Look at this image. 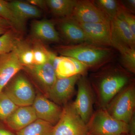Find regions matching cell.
Returning <instances> with one entry per match:
<instances>
[{
	"label": "cell",
	"instance_id": "6da1fadb",
	"mask_svg": "<svg viewBox=\"0 0 135 135\" xmlns=\"http://www.w3.org/2000/svg\"><path fill=\"white\" fill-rule=\"evenodd\" d=\"M131 73L120 65L110 64L92 77V83L98 92L99 102L107 107L117 94L131 83Z\"/></svg>",
	"mask_w": 135,
	"mask_h": 135
},
{
	"label": "cell",
	"instance_id": "7a4b0ae2",
	"mask_svg": "<svg viewBox=\"0 0 135 135\" xmlns=\"http://www.w3.org/2000/svg\"><path fill=\"white\" fill-rule=\"evenodd\" d=\"M55 49L60 56L74 59L88 69H98L112 61L115 56L112 47L89 42L61 45L56 47Z\"/></svg>",
	"mask_w": 135,
	"mask_h": 135
},
{
	"label": "cell",
	"instance_id": "3957f363",
	"mask_svg": "<svg viewBox=\"0 0 135 135\" xmlns=\"http://www.w3.org/2000/svg\"><path fill=\"white\" fill-rule=\"evenodd\" d=\"M88 135L128 134V124L118 120L101 108L93 113L86 124Z\"/></svg>",
	"mask_w": 135,
	"mask_h": 135
},
{
	"label": "cell",
	"instance_id": "277c9868",
	"mask_svg": "<svg viewBox=\"0 0 135 135\" xmlns=\"http://www.w3.org/2000/svg\"><path fill=\"white\" fill-rule=\"evenodd\" d=\"M135 85L131 82L116 95L105 109L114 118L128 124L135 114Z\"/></svg>",
	"mask_w": 135,
	"mask_h": 135
},
{
	"label": "cell",
	"instance_id": "5b68a950",
	"mask_svg": "<svg viewBox=\"0 0 135 135\" xmlns=\"http://www.w3.org/2000/svg\"><path fill=\"white\" fill-rule=\"evenodd\" d=\"M2 92L18 107L32 105L36 95L30 81L19 73L10 81Z\"/></svg>",
	"mask_w": 135,
	"mask_h": 135
},
{
	"label": "cell",
	"instance_id": "8992f818",
	"mask_svg": "<svg viewBox=\"0 0 135 135\" xmlns=\"http://www.w3.org/2000/svg\"><path fill=\"white\" fill-rule=\"evenodd\" d=\"M51 135H88L86 125L73 103L64 105L59 120L53 126Z\"/></svg>",
	"mask_w": 135,
	"mask_h": 135
},
{
	"label": "cell",
	"instance_id": "52a82bcc",
	"mask_svg": "<svg viewBox=\"0 0 135 135\" xmlns=\"http://www.w3.org/2000/svg\"><path fill=\"white\" fill-rule=\"evenodd\" d=\"M77 84V97L73 104L81 119L86 124L93 113L94 95L92 84L85 74L80 77Z\"/></svg>",
	"mask_w": 135,
	"mask_h": 135
},
{
	"label": "cell",
	"instance_id": "ba28073f",
	"mask_svg": "<svg viewBox=\"0 0 135 135\" xmlns=\"http://www.w3.org/2000/svg\"><path fill=\"white\" fill-rule=\"evenodd\" d=\"M23 70L28 74L46 97L57 79L50 60L41 65L24 66Z\"/></svg>",
	"mask_w": 135,
	"mask_h": 135
},
{
	"label": "cell",
	"instance_id": "9c48e42d",
	"mask_svg": "<svg viewBox=\"0 0 135 135\" xmlns=\"http://www.w3.org/2000/svg\"><path fill=\"white\" fill-rule=\"evenodd\" d=\"M79 23L109 22V17L95 4L94 1L80 0L77 3L71 17Z\"/></svg>",
	"mask_w": 135,
	"mask_h": 135
},
{
	"label": "cell",
	"instance_id": "30bf717a",
	"mask_svg": "<svg viewBox=\"0 0 135 135\" xmlns=\"http://www.w3.org/2000/svg\"><path fill=\"white\" fill-rule=\"evenodd\" d=\"M88 41L98 46L112 47L110 22L79 23Z\"/></svg>",
	"mask_w": 135,
	"mask_h": 135
},
{
	"label": "cell",
	"instance_id": "8fae6325",
	"mask_svg": "<svg viewBox=\"0 0 135 135\" xmlns=\"http://www.w3.org/2000/svg\"><path fill=\"white\" fill-rule=\"evenodd\" d=\"M81 75L57 79L46 97L59 105H65L72 97L75 85Z\"/></svg>",
	"mask_w": 135,
	"mask_h": 135
},
{
	"label": "cell",
	"instance_id": "7c38bea8",
	"mask_svg": "<svg viewBox=\"0 0 135 135\" xmlns=\"http://www.w3.org/2000/svg\"><path fill=\"white\" fill-rule=\"evenodd\" d=\"M37 119L47 122L54 126L61 116L62 108L41 93L36 94L32 105Z\"/></svg>",
	"mask_w": 135,
	"mask_h": 135
},
{
	"label": "cell",
	"instance_id": "4fadbf2b",
	"mask_svg": "<svg viewBox=\"0 0 135 135\" xmlns=\"http://www.w3.org/2000/svg\"><path fill=\"white\" fill-rule=\"evenodd\" d=\"M57 79L66 78L76 75H84L88 68L82 63L74 59L60 56L54 54L50 58Z\"/></svg>",
	"mask_w": 135,
	"mask_h": 135
},
{
	"label": "cell",
	"instance_id": "5bb4252c",
	"mask_svg": "<svg viewBox=\"0 0 135 135\" xmlns=\"http://www.w3.org/2000/svg\"><path fill=\"white\" fill-rule=\"evenodd\" d=\"M23 68L15 51L0 55V92Z\"/></svg>",
	"mask_w": 135,
	"mask_h": 135
},
{
	"label": "cell",
	"instance_id": "9a60e30c",
	"mask_svg": "<svg viewBox=\"0 0 135 135\" xmlns=\"http://www.w3.org/2000/svg\"><path fill=\"white\" fill-rule=\"evenodd\" d=\"M111 20L112 47L118 44L135 49V35L127 24L119 17Z\"/></svg>",
	"mask_w": 135,
	"mask_h": 135
},
{
	"label": "cell",
	"instance_id": "2e32d148",
	"mask_svg": "<svg viewBox=\"0 0 135 135\" xmlns=\"http://www.w3.org/2000/svg\"><path fill=\"white\" fill-rule=\"evenodd\" d=\"M32 105L19 107L5 120L9 128L17 132L26 127L37 119Z\"/></svg>",
	"mask_w": 135,
	"mask_h": 135
},
{
	"label": "cell",
	"instance_id": "e0dca14e",
	"mask_svg": "<svg viewBox=\"0 0 135 135\" xmlns=\"http://www.w3.org/2000/svg\"><path fill=\"white\" fill-rule=\"evenodd\" d=\"M59 25L60 31L67 40L75 44L89 42L81 27L71 17L62 18Z\"/></svg>",
	"mask_w": 135,
	"mask_h": 135
},
{
	"label": "cell",
	"instance_id": "ac0fdd59",
	"mask_svg": "<svg viewBox=\"0 0 135 135\" xmlns=\"http://www.w3.org/2000/svg\"><path fill=\"white\" fill-rule=\"evenodd\" d=\"M31 31L34 36L39 40L53 42L60 41L54 23L49 20H34L32 24Z\"/></svg>",
	"mask_w": 135,
	"mask_h": 135
},
{
	"label": "cell",
	"instance_id": "d6986e66",
	"mask_svg": "<svg viewBox=\"0 0 135 135\" xmlns=\"http://www.w3.org/2000/svg\"><path fill=\"white\" fill-rule=\"evenodd\" d=\"M77 0H46L47 7L55 16L63 18L72 15Z\"/></svg>",
	"mask_w": 135,
	"mask_h": 135
},
{
	"label": "cell",
	"instance_id": "ffe728a7",
	"mask_svg": "<svg viewBox=\"0 0 135 135\" xmlns=\"http://www.w3.org/2000/svg\"><path fill=\"white\" fill-rule=\"evenodd\" d=\"M9 3L17 16L26 23L27 20L41 17L42 12L40 9L28 3L15 1L10 2Z\"/></svg>",
	"mask_w": 135,
	"mask_h": 135
},
{
	"label": "cell",
	"instance_id": "44dd1931",
	"mask_svg": "<svg viewBox=\"0 0 135 135\" xmlns=\"http://www.w3.org/2000/svg\"><path fill=\"white\" fill-rule=\"evenodd\" d=\"M0 17L8 21L19 32L25 31L26 23L21 20L17 16L11 7L9 2L0 0Z\"/></svg>",
	"mask_w": 135,
	"mask_h": 135
},
{
	"label": "cell",
	"instance_id": "7402d4cb",
	"mask_svg": "<svg viewBox=\"0 0 135 135\" xmlns=\"http://www.w3.org/2000/svg\"><path fill=\"white\" fill-rule=\"evenodd\" d=\"M53 126L51 123L37 119L22 130L16 135H51Z\"/></svg>",
	"mask_w": 135,
	"mask_h": 135
},
{
	"label": "cell",
	"instance_id": "603a6c76",
	"mask_svg": "<svg viewBox=\"0 0 135 135\" xmlns=\"http://www.w3.org/2000/svg\"><path fill=\"white\" fill-rule=\"evenodd\" d=\"M19 32L15 29L10 30L0 36V55L11 52L21 40Z\"/></svg>",
	"mask_w": 135,
	"mask_h": 135
},
{
	"label": "cell",
	"instance_id": "cb8c5ba5",
	"mask_svg": "<svg viewBox=\"0 0 135 135\" xmlns=\"http://www.w3.org/2000/svg\"><path fill=\"white\" fill-rule=\"evenodd\" d=\"M113 48L119 52L122 64L125 69L129 73L135 74V49L118 44H114Z\"/></svg>",
	"mask_w": 135,
	"mask_h": 135
},
{
	"label": "cell",
	"instance_id": "d4e9b609",
	"mask_svg": "<svg viewBox=\"0 0 135 135\" xmlns=\"http://www.w3.org/2000/svg\"><path fill=\"white\" fill-rule=\"evenodd\" d=\"M97 6L112 19L118 17L122 7L121 1L96 0L94 1Z\"/></svg>",
	"mask_w": 135,
	"mask_h": 135
},
{
	"label": "cell",
	"instance_id": "484cf974",
	"mask_svg": "<svg viewBox=\"0 0 135 135\" xmlns=\"http://www.w3.org/2000/svg\"><path fill=\"white\" fill-rule=\"evenodd\" d=\"M14 50L16 53L20 63L23 66L33 64V47L28 43L21 40Z\"/></svg>",
	"mask_w": 135,
	"mask_h": 135
},
{
	"label": "cell",
	"instance_id": "4316f807",
	"mask_svg": "<svg viewBox=\"0 0 135 135\" xmlns=\"http://www.w3.org/2000/svg\"><path fill=\"white\" fill-rule=\"evenodd\" d=\"M18 107L4 92H0V120L5 122Z\"/></svg>",
	"mask_w": 135,
	"mask_h": 135
},
{
	"label": "cell",
	"instance_id": "83f0119b",
	"mask_svg": "<svg viewBox=\"0 0 135 135\" xmlns=\"http://www.w3.org/2000/svg\"><path fill=\"white\" fill-rule=\"evenodd\" d=\"M33 62L34 65H41L48 62L50 59L53 52L47 50L45 47L39 44H35L33 47Z\"/></svg>",
	"mask_w": 135,
	"mask_h": 135
},
{
	"label": "cell",
	"instance_id": "f1b7e54d",
	"mask_svg": "<svg viewBox=\"0 0 135 135\" xmlns=\"http://www.w3.org/2000/svg\"><path fill=\"white\" fill-rule=\"evenodd\" d=\"M118 17L123 20L129 27L133 33L135 35V16L134 14L128 10L122 4Z\"/></svg>",
	"mask_w": 135,
	"mask_h": 135
},
{
	"label": "cell",
	"instance_id": "f546056e",
	"mask_svg": "<svg viewBox=\"0 0 135 135\" xmlns=\"http://www.w3.org/2000/svg\"><path fill=\"white\" fill-rule=\"evenodd\" d=\"M12 29L15 28L8 21L0 17V36Z\"/></svg>",
	"mask_w": 135,
	"mask_h": 135
},
{
	"label": "cell",
	"instance_id": "4dcf8cb0",
	"mask_svg": "<svg viewBox=\"0 0 135 135\" xmlns=\"http://www.w3.org/2000/svg\"><path fill=\"white\" fill-rule=\"evenodd\" d=\"M124 7L128 10L135 14V0H125L121 1Z\"/></svg>",
	"mask_w": 135,
	"mask_h": 135
},
{
	"label": "cell",
	"instance_id": "1f68e13d",
	"mask_svg": "<svg viewBox=\"0 0 135 135\" xmlns=\"http://www.w3.org/2000/svg\"><path fill=\"white\" fill-rule=\"evenodd\" d=\"M27 2L29 4L33 5L35 7L37 6L40 8L42 9L46 8L47 7L46 5V1H42V0H29L27 1Z\"/></svg>",
	"mask_w": 135,
	"mask_h": 135
},
{
	"label": "cell",
	"instance_id": "d6a6232c",
	"mask_svg": "<svg viewBox=\"0 0 135 135\" xmlns=\"http://www.w3.org/2000/svg\"><path fill=\"white\" fill-rule=\"evenodd\" d=\"M129 125V135H135V114L131 118Z\"/></svg>",
	"mask_w": 135,
	"mask_h": 135
},
{
	"label": "cell",
	"instance_id": "836d02e7",
	"mask_svg": "<svg viewBox=\"0 0 135 135\" xmlns=\"http://www.w3.org/2000/svg\"><path fill=\"white\" fill-rule=\"evenodd\" d=\"M0 135H15L11 131L0 125Z\"/></svg>",
	"mask_w": 135,
	"mask_h": 135
},
{
	"label": "cell",
	"instance_id": "e575fe53",
	"mask_svg": "<svg viewBox=\"0 0 135 135\" xmlns=\"http://www.w3.org/2000/svg\"><path fill=\"white\" fill-rule=\"evenodd\" d=\"M119 135H127V134H121Z\"/></svg>",
	"mask_w": 135,
	"mask_h": 135
}]
</instances>
